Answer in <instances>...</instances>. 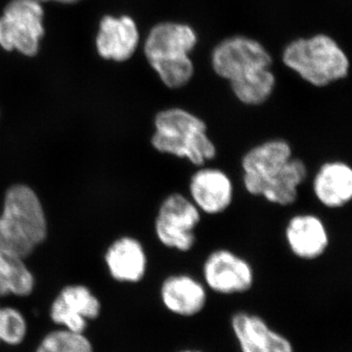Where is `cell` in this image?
<instances>
[{"mask_svg":"<svg viewBox=\"0 0 352 352\" xmlns=\"http://www.w3.org/2000/svg\"><path fill=\"white\" fill-rule=\"evenodd\" d=\"M272 55L258 39L234 34L215 44L210 66L215 75L227 80L235 98L248 107H258L270 100L276 87L271 71Z\"/></svg>","mask_w":352,"mask_h":352,"instance_id":"cell-1","label":"cell"},{"mask_svg":"<svg viewBox=\"0 0 352 352\" xmlns=\"http://www.w3.org/2000/svg\"><path fill=\"white\" fill-rule=\"evenodd\" d=\"M198 43V32L187 23L164 21L150 30L145 57L164 87L180 89L193 80L196 69L190 54Z\"/></svg>","mask_w":352,"mask_h":352,"instance_id":"cell-2","label":"cell"},{"mask_svg":"<svg viewBox=\"0 0 352 352\" xmlns=\"http://www.w3.org/2000/svg\"><path fill=\"white\" fill-rule=\"evenodd\" d=\"M154 126L151 144L161 154L186 160L198 168L217 157V148L208 136L205 120L186 109L160 111Z\"/></svg>","mask_w":352,"mask_h":352,"instance_id":"cell-3","label":"cell"},{"mask_svg":"<svg viewBox=\"0 0 352 352\" xmlns=\"http://www.w3.org/2000/svg\"><path fill=\"white\" fill-rule=\"evenodd\" d=\"M282 62L308 85L319 88L344 80L351 69L346 51L323 32L292 39L282 51Z\"/></svg>","mask_w":352,"mask_h":352,"instance_id":"cell-4","label":"cell"},{"mask_svg":"<svg viewBox=\"0 0 352 352\" xmlns=\"http://www.w3.org/2000/svg\"><path fill=\"white\" fill-rule=\"evenodd\" d=\"M45 214L34 190L13 185L4 197L0 214V249L24 258L45 239Z\"/></svg>","mask_w":352,"mask_h":352,"instance_id":"cell-5","label":"cell"},{"mask_svg":"<svg viewBox=\"0 0 352 352\" xmlns=\"http://www.w3.org/2000/svg\"><path fill=\"white\" fill-rule=\"evenodd\" d=\"M43 7L36 0H12L0 17V45L25 56L38 52L44 34Z\"/></svg>","mask_w":352,"mask_h":352,"instance_id":"cell-6","label":"cell"},{"mask_svg":"<svg viewBox=\"0 0 352 352\" xmlns=\"http://www.w3.org/2000/svg\"><path fill=\"white\" fill-rule=\"evenodd\" d=\"M201 220L200 210L188 197L173 193L160 206L155 232L160 243L168 249L190 252L196 244L195 230Z\"/></svg>","mask_w":352,"mask_h":352,"instance_id":"cell-7","label":"cell"},{"mask_svg":"<svg viewBox=\"0 0 352 352\" xmlns=\"http://www.w3.org/2000/svg\"><path fill=\"white\" fill-rule=\"evenodd\" d=\"M206 286L219 295L244 294L252 288L254 271L252 264L230 250L210 252L203 264Z\"/></svg>","mask_w":352,"mask_h":352,"instance_id":"cell-8","label":"cell"},{"mask_svg":"<svg viewBox=\"0 0 352 352\" xmlns=\"http://www.w3.org/2000/svg\"><path fill=\"white\" fill-rule=\"evenodd\" d=\"M189 195L201 214H221L232 205L233 182L220 168L199 166L190 178Z\"/></svg>","mask_w":352,"mask_h":352,"instance_id":"cell-9","label":"cell"},{"mask_svg":"<svg viewBox=\"0 0 352 352\" xmlns=\"http://www.w3.org/2000/svg\"><path fill=\"white\" fill-rule=\"evenodd\" d=\"M305 162L292 157L276 175L264 179L243 175L245 191L252 196L261 197L273 205L288 207L298 197V188L307 177Z\"/></svg>","mask_w":352,"mask_h":352,"instance_id":"cell-10","label":"cell"},{"mask_svg":"<svg viewBox=\"0 0 352 352\" xmlns=\"http://www.w3.org/2000/svg\"><path fill=\"white\" fill-rule=\"evenodd\" d=\"M231 328L242 352H295L292 342L258 315L236 312Z\"/></svg>","mask_w":352,"mask_h":352,"instance_id":"cell-11","label":"cell"},{"mask_svg":"<svg viewBox=\"0 0 352 352\" xmlns=\"http://www.w3.org/2000/svg\"><path fill=\"white\" fill-rule=\"evenodd\" d=\"M285 240L289 251L302 261H315L327 252L330 235L323 220L312 214H298L289 219Z\"/></svg>","mask_w":352,"mask_h":352,"instance_id":"cell-12","label":"cell"},{"mask_svg":"<svg viewBox=\"0 0 352 352\" xmlns=\"http://www.w3.org/2000/svg\"><path fill=\"white\" fill-rule=\"evenodd\" d=\"M100 302L87 287L75 285L62 289L51 307V318L72 332L83 333L87 320L100 314Z\"/></svg>","mask_w":352,"mask_h":352,"instance_id":"cell-13","label":"cell"},{"mask_svg":"<svg viewBox=\"0 0 352 352\" xmlns=\"http://www.w3.org/2000/svg\"><path fill=\"white\" fill-rule=\"evenodd\" d=\"M140 36L138 25L129 16L120 18L106 16L101 21L96 38L97 50L101 57L124 62L133 56Z\"/></svg>","mask_w":352,"mask_h":352,"instance_id":"cell-14","label":"cell"},{"mask_svg":"<svg viewBox=\"0 0 352 352\" xmlns=\"http://www.w3.org/2000/svg\"><path fill=\"white\" fill-rule=\"evenodd\" d=\"M312 190L323 207L338 210L346 207L352 198V168L342 161H329L315 173Z\"/></svg>","mask_w":352,"mask_h":352,"instance_id":"cell-15","label":"cell"},{"mask_svg":"<svg viewBox=\"0 0 352 352\" xmlns=\"http://www.w3.org/2000/svg\"><path fill=\"white\" fill-rule=\"evenodd\" d=\"M160 294L164 307L178 316H195L207 305V289L188 274L166 277L162 283Z\"/></svg>","mask_w":352,"mask_h":352,"instance_id":"cell-16","label":"cell"},{"mask_svg":"<svg viewBox=\"0 0 352 352\" xmlns=\"http://www.w3.org/2000/svg\"><path fill=\"white\" fill-rule=\"evenodd\" d=\"M111 275L117 281L138 283L145 276L147 256L138 240L122 237L116 241L105 256Z\"/></svg>","mask_w":352,"mask_h":352,"instance_id":"cell-17","label":"cell"},{"mask_svg":"<svg viewBox=\"0 0 352 352\" xmlns=\"http://www.w3.org/2000/svg\"><path fill=\"white\" fill-rule=\"evenodd\" d=\"M293 157V149L288 141L270 139L245 152L241 162L245 176L264 179L276 175Z\"/></svg>","mask_w":352,"mask_h":352,"instance_id":"cell-18","label":"cell"},{"mask_svg":"<svg viewBox=\"0 0 352 352\" xmlns=\"http://www.w3.org/2000/svg\"><path fill=\"white\" fill-rule=\"evenodd\" d=\"M34 280L20 256L0 249V296L30 295Z\"/></svg>","mask_w":352,"mask_h":352,"instance_id":"cell-19","label":"cell"},{"mask_svg":"<svg viewBox=\"0 0 352 352\" xmlns=\"http://www.w3.org/2000/svg\"><path fill=\"white\" fill-rule=\"evenodd\" d=\"M36 352H92V346L82 333L66 329L46 336Z\"/></svg>","mask_w":352,"mask_h":352,"instance_id":"cell-20","label":"cell"},{"mask_svg":"<svg viewBox=\"0 0 352 352\" xmlns=\"http://www.w3.org/2000/svg\"><path fill=\"white\" fill-rule=\"evenodd\" d=\"M27 325L24 316L14 308H0V340L8 344H19L24 340Z\"/></svg>","mask_w":352,"mask_h":352,"instance_id":"cell-21","label":"cell"},{"mask_svg":"<svg viewBox=\"0 0 352 352\" xmlns=\"http://www.w3.org/2000/svg\"><path fill=\"white\" fill-rule=\"evenodd\" d=\"M54 1L60 2V3L72 4L80 1V0H54Z\"/></svg>","mask_w":352,"mask_h":352,"instance_id":"cell-22","label":"cell"},{"mask_svg":"<svg viewBox=\"0 0 352 352\" xmlns=\"http://www.w3.org/2000/svg\"><path fill=\"white\" fill-rule=\"evenodd\" d=\"M179 352H203V351H192V349H186V351H182Z\"/></svg>","mask_w":352,"mask_h":352,"instance_id":"cell-23","label":"cell"},{"mask_svg":"<svg viewBox=\"0 0 352 352\" xmlns=\"http://www.w3.org/2000/svg\"><path fill=\"white\" fill-rule=\"evenodd\" d=\"M36 1H38V2H41V1H50V0H36Z\"/></svg>","mask_w":352,"mask_h":352,"instance_id":"cell-24","label":"cell"}]
</instances>
